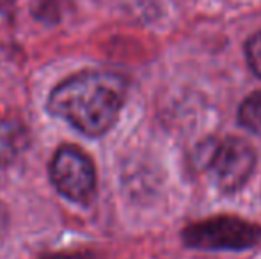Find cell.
<instances>
[{"instance_id": "cell-6", "label": "cell", "mask_w": 261, "mask_h": 259, "mask_svg": "<svg viewBox=\"0 0 261 259\" xmlns=\"http://www.w3.org/2000/svg\"><path fill=\"white\" fill-rule=\"evenodd\" d=\"M238 119L252 133L261 135V91H256L245 98L238 112Z\"/></svg>"}, {"instance_id": "cell-4", "label": "cell", "mask_w": 261, "mask_h": 259, "mask_svg": "<svg viewBox=\"0 0 261 259\" xmlns=\"http://www.w3.org/2000/svg\"><path fill=\"white\" fill-rule=\"evenodd\" d=\"M50 180L62 197L76 204H89L96 194V169L86 151L64 144L50 160Z\"/></svg>"}, {"instance_id": "cell-3", "label": "cell", "mask_w": 261, "mask_h": 259, "mask_svg": "<svg viewBox=\"0 0 261 259\" xmlns=\"http://www.w3.org/2000/svg\"><path fill=\"white\" fill-rule=\"evenodd\" d=\"M183 243L199 250H245L261 242V227L237 217H213L189 225Z\"/></svg>"}, {"instance_id": "cell-2", "label": "cell", "mask_w": 261, "mask_h": 259, "mask_svg": "<svg viewBox=\"0 0 261 259\" xmlns=\"http://www.w3.org/2000/svg\"><path fill=\"white\" fill-rule=\"evenodd\" d=\"M201 165L222 192H237L252 176L256 153L249 142L238 137L208 142L199 151Z\"/></svg>"}, {"instance_id": "cell-1", "label": "cell", "mask_w": 261, "mask_h": 259, "mask_svg": "<svg viewBox=\"0 0 261 259\" xmlns=\"http://www.w3.org/2000/svg\"><path fill=\"white\" fill-rule=\"evenodd\" d=\"M126 100V80L112 71L87 69L55 85L46 110L87 137H101L116 125Z\"/></svg>"}, {"instance_id": "cell-7", "label": "cell", "mask_w": 261, "mask_h": 259, "mask_svg": "<svg viewBox=\"0 0 261 259\" xmlns=\"http://www.w3.org/2000/svg\"><path fill=\"white\" fill-rule=\"evenodd\" d=\"M245 57H247L249 68L254 71L256 76L261 78V31L249 38L245 45Z\"/></svg>"}, {"instance_id": "cell-5", "label": "cell", "mask_w": 261, "mask_h": 259, "mask_svg": "<svg viewBox=\"0 0 261 259\" xmlns=\"http://www.w3.org/2000/svg\"><path fill=\"white\" fill-rule=\"evenodd\" d=\"M31 144L27 126L14 118H0V165L14 162Z\"/></svg>"}]
</instances>
